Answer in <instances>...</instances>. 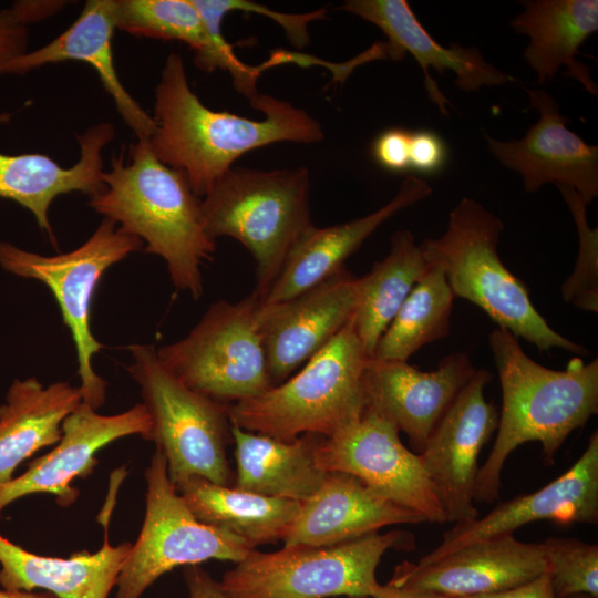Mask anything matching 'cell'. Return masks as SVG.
<instances>
[{
    "instance_id": "obj_1",
    "label": "cell",
    "mask_w": 598,
    "mask_h": 598,
    "mask_svg": "<svg viewBox=\"0 0 598 598\" xmlns=\"http://www.w3.org/2000/svg\"><path fill=\"white\" fill-rule=\"evenodd\" d=\"M249 103L262 118L205 106L189 86L182 56L173 52L155 89L152 151L186 176L196 196L204 197L249 151L278 142L311 144L324 137L316 118L287 101L258 93Z\"/></svg>"
},
{
    "instance_id": "obj_2",
    "label": "cell",
    "mask_w": 598,
    "mask_h": 598,
    "mask_svg": "<svg viewBox=\"0 0 598 598\" xmlns=\"http://www.w3.org/2000/svg\"><path fill=\"white\" fill-rule=\"evenodd\" d=\"M488 344L498 373L502 410L491 453L478 468L475 502L498 498L501 475L512 452L527 442L542 444L548 464L568 435L598 413V360L573 358L564 370L529 358L518 338L495 328Z\"/></svg>"
},
{
    "instance_id": "obj_3",
    "label": "cell",
    "mask_w": 598,
    "mask_h": 598,
    "mask_svg": "<svg viewBox=\"0 0 598 598\" xmlns=\"http://www.w3.org/2000/svg\"><path fill=\"white\" fill-rule=\"evenodd\" d=\"M130 157L128 163L123 154L112 157L102 175L105 188L89 205L145 241L146 252L165 260L173 285L197 300L204 291L200 267L216 249L200 199L183 173L155 156L148 138L131 144Z\"/></svg>"
},
{
    "instance_id": "obj_4",
    "label": "cell",
    "mask_w": 598,
    "mask_h": 598,
    "mask_svg": "<svg viewBox=\"0 0 598 598\" xmlns=\"http://www.w3.org/2000/svg\"><path fill=\"white\" fill-rule=\"evenodd\" d=\"M505 225L473 198L463 197L451 210L439 238L420 244L430 266L440 267L455 297L483 309L498 328L534 344L540 352L560 348L576 355L588 350L554 330L535 309L524 282L498 255Z\"/></svg>"
},
{
    "instance_id": "obj_5",
    "label": "cell",
    "mask_w": 598,
    "mask_h": 598,
    "mask_svg": "<svg viewBox=\"0 0 598 598\" xmlns=\"http://www.w3.org/2000/svg\"><path fill=\"white\" fill-rule=\"evenodd\" d=\"M207 234L231 237L256 262L261 301L289 254L313 225L310 216V174L305 166L259 171L231 167L200 200Z\"/></svg>"
},
{
    "instance_id": "obj_6",
    "label": "cell",
    "mask_w": 598,
    "mask_h": 598,
    "mask_svg": "<svg viewBox=\"0 0 598 598\" xmlns=\"http://www.w3.org/2000/svg\"><path fill=\"white\" fill-rule=\"evenodd\" d=\"M369 358L351 315L296 375L228 405L229 422L281 441L306 433L330 436L358 420L365 408L362 375Z\"/></svg>"
},
{
    "instance_id": "obj_7",
    "label": "cell",
    "mask_w": 598,
    "mask_h": 598,
    "mask_svg": "<svg viewBox=\"0 0 598 598\" xmlns=\"http://www.w3.org/2000/svg\"><path fill=\"white\" fill-rule=\"evenodd\" d=\"M408 536L377 532L331 546L252 549L219 585L226 598L374 597L379 563L389 549L409 547Z\"/></svg>"
},
{
    "instance_id": "obj_8",
    "label": "cell",
    "mask_w": 598,
    "mask_h": 598,
    "mask_svg": "<svg viewBox=\"0 0 598 598\" xmlns=\"http://www.w3.org/2000/svg\"><path fill=\"white\" fill-rule=\"evenodd\" d=\"M127 371L140 385L151 420L154 441L167 463L175 485L192 476L233 486V471L226 456L230 422L228 405L215 401L179 381L151 344H131Z\"/></svg>"
},
{
    "instance_id": "obj_9",
    "label": "cell",
    "mask_w": 598,
    "mask_h": 598,
    "mask_svg": "<svg viewBox=\"0 0 598 598\" xmlns=\"http://www.w3.org/2000/svg\"><path fill=\"white\" fill-rule=\"evenodd\" d=\"M143 241L103 218L90 238L76 249L42 256L0 243V266L13 275L47 285L59 303L74 342L83 402L97 410L105 402L106 382L94 371L93 358L103 349L90 328L93 297L104 272Z\"/></svg>"
},
{
    "instance_id": "obj_10",
    "label": "cell",
    "mask_w": 598,
    "mask_h": 598,
    "mask_svg": "<svg viewBox=\"0 0 598 598\" xmlns=\"http://www.w3.org/2000/svg\"><path fill=\"white\" fill-rule=\"evenodd\" d=\"M260 303L252 292L213 303L185 338L157 349L161 362L188 388L225 404L261 394L272 384L257 328Z\"/></svg>"
},
{
    "instance_id": "obj_11",
    "label": "cell",
    "mask_w": 598,
    "mask_h": 598,
    "mask_svg": "<svg viewBox=\"0 0 598 598\" xmlns=\"http://www.w3.org/2000/svg\"><path fill=\"white\" fill-rule=\"evenodd\" d=\"M145 516L116 581L115 598H141L161 576L209 559L243 560L252 549L244 539L199 522L176 491L167 463L155 447L145 470Z\"/></svg>"
},
{
    "instance_id": "obj_12",
    "label": "cell",
    "mask_w": 598,
    "mask_h": 598,
    "mask_svg": "<svg viewBox=\"0 0 598 598\" xmlns=\"http://www.w3.org/2000/svg\"><path fill=\"white\" fill-rule=\"evenodd\" d=\"M316 461L328 472L359 478L380 497L420 514L425 522L444 524L446 516L420 454L410 451L396 426L365 406L361 416L317 443Z\"/></svg>"
},
{
    "instance_id": "obj_13",
    "label": "cell",
    "mask_w": 598,
    "mask_h": 598,
    "mask_svg": "<svg viewBox=\"0 0 598 598\" xmlns=\"http://www.w3.org/2000/svg\"><path fill=\"white\" fill-rule=\"evenodd\" d=\"M491 380L487 370H476L420 453L446 520L454 524L478 516L474 506L478 456L497 430L499 416L484 395Z\"/></svg>"
},
{
    "instance_id": "obj_14",
    "label": "cell",
    "mask_w": 598,
    "mask_h": 598,
    "mask_svg": "<svg viewBox=\"0 0 598 598\" xmlns=\"http://www.w3.org/2000/svg\"><path fill=\"white\" fill-rule=\"evenodd\" d=\"M360 278L347 268L280 302L262 305L257 328L272 386L305 365L344 326L360 296Z\"/></svg>"
},
{
    "instance_id": "obj_15",
    "label": "cell",
    "mask_w": 598,
    "mask_h": 598,
    "mask_svg": "<svg viewBox=\"0 0 598 598\" xmlns=\"http://www.w3.org/2000/svg\"><path fill=\"white\" fill-rule=\"evenodd\" d=\"M476 370L465 352L444 357L432 371L405 361L369 358L362 375L365 406L404 432L420 454Z\"/></svg>"
},
{
    "instance_id": "obj_16",
    "label": "cell",
    "mask_w": 598,
    "mask_h": 598,
    "mask_svg": "<svg viewBox=\"0 0 598 598\" xmlns=\"http://www.w3.org/2000/svg\"><path fill=\"white\" fill-rule=\"evenodd\" d=\"M151 431L152 420L143 403L103 415L82 401L63 421L55 447L29 463L21 475L0 484V513L17 499L37 493L52 494L60 505H71L79 494L71 482L93 472L101 448L128 435L150 441Z\"/></svg>"
},
{
    "instance_id": "obj_17",
    "label": "cell",
    "mask_w": 598,
    "mask_h": 598,
    "mask_svg": "<svg viewBox=\"0 0 598 598\" xmlns=\"http://www.w3.org/2000/svg\"><path fill=\"white\" fill-rule=\"evenodd\" d=\"M537 122L519 140L485 135L489 153L519 174L527 193L551 183L574 188L586 204L598 196V146L570 131L558 102L544 90L526 89Z\"/></svg>"
},
{
    "instance_id": "obj_18",
    "label": "cell",
    "mask_w": 598,
    "mask_h": 598,
    "mask_svg": "<svg viewBox=\"0 0 598 598\" xmlns=\"http://www.w3.org/2000/svg\"><path fill=\"white\" fill-rule=\"evenodd\" d=\"M596 524L598 520V433L589 437L577 462L540 489L496 505L483 517L457 523L439 546L417 563L436 560L470 544L506 535L533 522Z\"/></svg>"
},
{
    "instance_id": "obj_19",
    "label": "cell",
    "mask_w": 598,
    "mask_h": 598,
    "mask_svg": "<svg viewBox=\"0 0 598 598\" xmlns=\"http://www.w3.org/2000/svg\"><path fill=\"white\" fill-rule=\"evenodd\" d=\"M545 573L539 544L506 534L470 544L431 563L403 561L388 584L456 598L507 590Z\"/></svg>"
},
{
    "instance_id": "obj_20",
    "label": "cell",
    "mask_w": 598,
    "mask_h": 598,
    "mask_svg": "<svg viewBox=\"0 0 598 598\" xmlns=\"http://www.w3.org/2000/svg\"><path fill=\"white\" fill-rule=\"evenodd\" d=\"M340 9L374 24L386 35L388 59L402 60L406 53L414 58L423 71L429 97L445 116H448L451 103L431 76V68L440 75L453 72L455 85L465 92L515 81L488 63L477 48L456 43L441 45L423 28L405 0H348Z\"/></svg>"
},
{
    "instance_id": "obj_21",
    "label": "cell",
    "mask_w": 598,
    "mask_h": 598,
    "mask_svg": "<svg viewBox=\"0 0 598 598\" xmlns=\"http://www.w3.org/2000/svg\"><path fill=\"white\" fill-rule=\"evenodd\" d=\"M432 187L409 175L395 196L371 214L328 227L312 225L289 254L262 305L290 299L344 268L346 260L388 219L425 199Z\"/></svg>"
},
{
    "instance_id": "obj_22",
    "label": "cell",
    "mask_w": 598,
    "mask_h": 598,
    "mask_svg": "<svg viewBox=\"0 0 598 598\" xmlns=\"http://www.w3.org/2000/svg\"><path fill=\"white\" fill-rule=\"evenodd\" d=\"M417 513L395 505L343 472H328L322 485L300 504L283 547L331 546L352 540L380 528L420 524Z\"/></svg>"
},
{
    "instance_id": "obj_23",
    "label": "cell",
    "mask_w": 598,
    "mask_h": 598,
    "mask_svg": "<svg viewBox=\"0 0 598 598\" xmlns=\"http://www.w3.org/2000/svg\"><path fill=\"white\" fill-rule=\"evenodd\" d=\"M113 137L114 127L105 122L76 135L80 158L68 168L45 154L0 153V197L30 210L51 244L58 247L49 219L53 199L72 192L92 197L104 190L102 152Z\"/></svg>"
},
{
    "instance_id": "obj_24",
    "label": "cell",
    "mask_w": 598,
    "mask_h": 598,
    "mask_svg": "<svg viewBox=\"0 0 598 598\" xmlns=\"http://www.w3.org/2000/svg\"><path fill=\"white\" fill-rule=\"evenodd\" d=\"M115 29L116 0H89L64 32L42 48L11 59L1 74L25 73L70 60L85 62L95 70L118 114L137 140L150 138L155 131V121L123 86L115 69L112 48Z\"/></svg>"
},
{
    "instance_id": "obj_25",
    "label": "cell",
    "mask_w": 598,
    "mask_h": 598,
    "mask_svg": "<svg viewBox=\"0 0 598 598\" xmlns=\"http://www.w3.org/2000/svg\"><path fill=\"white\" fill-rule=\"evenodd\" d=\"M523 11L509 21L517 33L528 37L523 56L537 75V83L550 81L564 66V75L578 81L598 96L589 69L576 59L580 45L598 31L597 0H524Z\"/></svg>"
},
{
    "instance_id": "obj_26",
    "label": "cell",
    "mask_w": 598,
    "mask_h": 598,
    "mask_svg": "<svg viewBox=\"0 0 598 598\" xmlns=\"http://www.w3.org/2000/svg\"><path fill=\"white\" fill-rule=\"evenodd\" d=\"M132 543L69 558L30 553L0 534V586L6 590H44L58 598H109Z\"/></svg>"
},
{
    "instance_id": "obj_27",
    "label": "cell",
    "mask_w": 598,
    "mask_h": 598,
    "mask_svg": "<svg viewBox=\"0 0 598 598\" xmlns=\"http://www.w3.org/2000/svg\"><path fill=\"white\" fill-rule=\"evenodd\" d=\"M82 401L80 386L69 382H12L0 404V484L12 480L24 460L61 440L63 421Z\"/></svg>"
},
{
    "instance_id": "obj_28",
    "label": "cell",
    "mask_w": 598,
    "mask_h": 598,
    "mask_svg": "<svg viewBox=\"0 0 598 598\" xmlns=\"http://www.w3.org/2000/svg\"><path fill=\"white\" fill-rule=\"evenodd\" d=\"M230 434L236 446L234 487L302 503L322 485L327 473L318 466L315 455L322 435L306 433L281 441L231 424Z\"/></svg>"
},
{
    "instance_id": "obj_29",
    "label": "cell",
    "mask_w": 598,
    "mask_h": 598,
    "mask_svg": "<svg viewBox=\"0 0 598 598\" xmlns=\"http://www.w3.org/2000/svg\"><path fill=\"white\" fill-rule=\"evenodd\" d=\"M194 516L257 545L283 540L299 513V502L268 497L192 476L175 484Z\"/></svg>"
},
{
    "instance_id": "obj_30",
    "label": "cell",
    "mask_w": 598,
    "mask_h": 598,
    "mask_svg": "<svg viewBox=\"0 0 598 598\" xmlns=\"http://www.w3.org/2000/svg\"><path fill=\"white\" fill-rule=\"evenodd\" d=\"M429 268L412 233L402 229L392 235L388 255L360 278V296L352 319L370 358L379 339Z\"/></svg>"
},
{
    "instance_id": "obj_31",
    "label": "cell",
    "mask_w": 598,
    "mask_h": 598,
    "mask_svg": "<svg viewBox=\"0 0 598 598\" xmlns=\"http://www.w3.org/2000/svg\"><path fill=\"white\" fill-rule=\"evenodd\" d=\"M454 299L444 271L430 266L379 339L372 358L408 362L422 347L446 338Z\"/></svg>"
},
{
    "instance_id": "obj_32",
    "label": "cell",
    "mask_w": 598,
    "mask_h": 598,
    "mask_svg": "<svg viewBox=\"0 0 598 598\" xmlns=\"http://www.w3.org/2000/svg\"><path fill=\"white\" fill-rule=\"evenodd\" d=\"M116 29L135 37L184 42L203 71L234 70L214 45L193 0H116Z\"/></svg>"
},
{
    "instance_id": "obj_33",
    "label": "cell",
    "mask_w": 598,
    "mask_h": 598,
    "mask_svg": "<svg viewBox=\"0 0 598 598\" xmlns=\"http://www.w3.org/2000/svg\"><path fill=\"white\" fill-rule=\"evenodd\" d=\"M555 598L576 594L598 597V546L577 538L548 537L539 543Z\"/></svg>"
},
{
    "instance_id": "obj_34",
    "label": "cell",
    "mask_w": 598,
    "mask_h": 598,
    "mask_svg": "<svg viewBox=\"0 0 598 598\" xmlns=\"http://www.w3.org/2000/svg\"><path fill=\"white\" fill-rule=\"evenodd\" d=\"M573 215L578 233V255L571 275L560 292L564 301L574 307L598 311V228H591L586 217V202L571 187L557 185Z\"/></svg>"
},
{
    "instance_id": "obj_35",
    "label": "cell",
    "mask_w": 598,
    "mask_h": 598,
    "mask_svg": "<svg viewBox=\"0 0 598 598\" xmlns=\"http://www.w3.org/2000/svg\"><path fill=\"white\" fill-rule=\"evenodd\" d=\"M227 12L241 10L266 16L279 23L287 33L289 41L297 48H302L309 43L308 25L315 20L324 19L326 8L308 13L287 14L269 10L266 6L244 0H224Z\"/></svg>"
},
{
    "instance_id": "obj_36",
    "label": "cell",
    "mask_w": 598,
    "mask_h": 598,
    "mask_svg": "<svg viewBox=\"0 0 598 598\" xmlns=\"http://www.w3.org/2000/svg\"><path fill=\"white\" fill-rule=\"evenodd\" d=\"M411 132L403 127H390L381 132L372 143L374 161L393 173L410 169Z\"/></svg>"
},
{
    "instance_id": "obj_37",
    "label": "cell",
    "mask_w": 598,
    "mask_h": 598,
    "mask_svg": "<svg viewBox=\"0 0 598 598\" xmlns=\"http://www.w3.org/2000/svg\"><path fill=\"white\" fill-rule=\"evenodd\" d=\"M447 159L442 137L431 130L411 132L410 168L426 175L440 172Z\"/></svg>"
},
{
    "instance_id": "obj_38",
    "label": "cell",
    "mask_w": 598,
    "mask_h": 598,
    "mask_svg": "<svg viewBox=\"0 0 598 598\" xmlns=\"http://www.w3.org/2000/svg\"><path fill=\"white\" fill-rule=\"evenodd\" d=\"M27 29L10 10L0 12V74L4 64L25 53Z\"/></svg>"
},
{
    "instance_id": "obj_39",
    "label": "cell",
    "mask_w": 598,
    "mask_h": 598,
    "mask_svg": "<svg viewBox=\"0 0 598 598\" xmlns=\"http://www.w3.org/2000/svg\"><path fill=\"white\" fill-rule=\"evenodd\" d=\"M456 598H555V596L550 576L548 573H545L528 582L507 590Z\"/></svg>"
},
{
    "instance_id": "obj_40",
    "label": "cell",
    "mask_w": 598,
    "mask_h": 598,
    "mask_svg": "<svg viewBox=\"0 0 598 598\" xmlns=\"http://www.w3.org/2000/svg\"><path fill=\"white\" fill-rule=\"evenodd\" d=\"M189 598H226L220 585L199 565L184 566Z\"/></svg>"
},
{
    "instance_id": "obj_41",
    "label": "cell",
    "mask_w": 598,
    "mask_h": 598,
    "mask_svg": "<svg viewBox=\"0 0 598 598\" xmlns=\"http://www.w3.org/2000/svg\"><path fill=\"white\" fill-rule=\"evenodd\" d=\"M63 3L62 1H22L16 3L11 10L23 24H27L56 12Z\"/></svg>"
},
{
    "instance_id": "obj_42",
    "label": "cell",
    "mask_w": 598,
    "mask_h": 598,
    "mask_svg": "<svg viewBox=\"0 0 598 598\" xmlns=\"http://www.w3.org/2000/svg\"><path fill=\"white\" fill-rule=\"evenodd\" d=\"M373 598H450L431 592L416 591L395 587L390 584L381 585Z\"/></svg>"
},
{
    "instance_id": "obj_43",
    "label": "cell",
    "mask_w": 598,
    "mask_h": 598,
    "mask_svg": "<svg viewBox=\"0 0 598 598\" xmlns=\"http://www.w3.org/2000/svg\"><path fill=\"white\" fill-rule=\"evenodd\" d=\"M0 598H58L51 592L44 590H6L0 589Z\"/></svg>"
},
{
    "instance_id": "obj_44",
    "label": "cell",
    "mask_w": 598,
    "mask_h": 598,
    "mask_svg": "<svg viewBox=\"0 0 598 598\" xmlns=\"http://www.w3.org/2000/svg\"><path fill=\"white\" fill-rule=\"evenodd\" d=\"M566 598H598V597H594L588 594H576V595L568 596Z\"/></svg>"
},
{
    "instance_id": "obj_45",
    "label": "cell",
    "mask_w": 598,
    "mask_h": 598,
    "mask_svg": "<svg viewBox=\"0 0 598 598\" xmlns=\"http://www.w3.org/2000/svg\"><path fill=\"white\" fill-rule=\"evenodd\" d=\"M338 598H373V597H338Z\"/></svg>"
}]
</instances>
